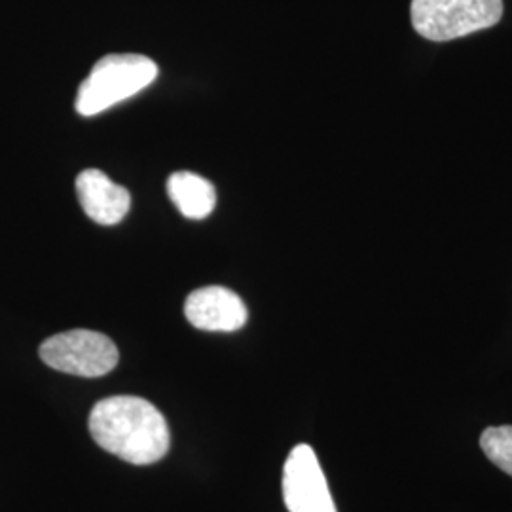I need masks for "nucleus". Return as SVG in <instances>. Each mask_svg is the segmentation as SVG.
I'll use <instances>...</instances> for the list:
<instances>
[{
	"instance_id": "nucleus-1",
	"label": "nucleus",
	"mask_w": 512,
	"mask_h": 512,
	"mask_svg": "<svg viewBox=\"0 0 512 512\" xmlns=\"http://www.w3.org/2000/svg\"><path fill=\"white\" fill-rule=\"evenodd\" d=\"M93 440L131 465H152L169 452L171 435L164 414L141 397L116 395L93 406Z\"/></svg>"
},
{
	"instance_id": "nucleus-2",
	"label": "nucleus",
	"mask_w": 512,
	"mask_h": 512,
	"mask_svg": "<svg viewBox=\"0 0 512 512\" xmlns=\"http://www.w3.org/2000/svg\"><path fill=\"white\" fill-rule=\"evenodd\" d=\"M158 76V65L145 55L110 54L93 65L92 73L80 84L76 110L82 116L99 112L143 92Z\"/></svg>"
},
{
	"instance_id": "nucleus-3",
	"label": "nucleus",
	"mask_w": 512,
	"mask_h": 512,
	"mask_svg": "<svg viewBox=\"0 0 512 512\" xmlns=\"http://www.w3.org/2000/svg\"><path fill=\"white\" fill-rule=\"evenodd\" d=\"M503 18V0H412L410 19L420 37L448 42L490 29Z\"/></svg>"
},
{
	"instance_id": "nucleus-4",
	"label": "nucleus",
	"mask_w": 512,
	"mask_h": 512,
	"mask_svg": "<svg viewBox=\"0 0 512 512\" xmlns=\"http://www.w3.org/2000/svg\"><path fill=\"white\" fill-rule=\"evenodd\" d=\"M40 359L59 372L99 378L118 365V348L109 336L95 330L74 329L42 342Z\"/></svg>"
},
{
	"instance_id": "nucleus-5",
	"label": "nucleus",
	"mask_w": 512,
	"mask_h": 512,
	"mask_svg": "<svg viewBox=\"0 0 512 512\" xmlns=\"http://www.w3.org/2000/svg\"><path fill=\"white\" fill-rule=\"evenodd\" d=\"M283 499L289 512H338L313 448L294 446L283 467Z\"/></svg>"
},
{
	"instance_id": "nucleus-6",
	"label": "nucleus",
	"mask_w": 512,
	"mask_h": 512,
	"mask_svg": "<svg viewBox=\"0 0 512 512\" xmlns=\"http://www.w3.org/2000/svg\"><path fill=\"white\" fill-rule=\"evenodd\" d=\"M184 315L196 329L234 332L249 319V311L238 294L226 287H203L186 298Z\"/></svg>"
},
{
	"instance_id": "nucleus-7",
	"label": "nucleus",
	"mask_w": 512,
	"mask_h": 512,
	"mask_svg": "<svg viewBox=\"0 0 512 512\" xmlns=\"http://www.w3.org/2000/svg\"><path fill=\"white\" fill-rule=\"evenodd\" d=\"M76 194L84 213L97 224H118L129 213L131 196L99 169H86L76 177Z\"/></svg>"
},
{
	"instance_id": "nucleus-8",
	"label": "nucleus",
	"mask_w": 512,
	"mask_h": 512,
	"mask_svg": "<svg viewBox=\"0 0 512 512\" xmlns=\"http://www.w3.org/2000/svg\"><path fill=\"white\" fill-rule=\"evenodd\" d=\"M167 194L186 219L209 217L217 203V192L213 184L190 171L173 173L167 181Z\"/></svg>"
},
{
	"instance_id": "nucleus-9",
	"label": "nucleus",
	"mask_w": 512,
	"mask_h": 512,
	"mask_svg": "<svg viewBox=\"0 0 512 512\" xmlns=\"http://www.w3.org/2000/svg\"><path fill=\"white\" fill-rule=\"evenodd\" d=\"M480 446L486 458L512 476V425L488 427L480 437Z\"/></svg>"
}]
</instances>
